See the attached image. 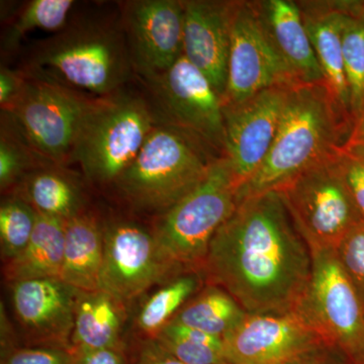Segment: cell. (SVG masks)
Here are the masks:
<instances>
[{
  "mask_svg": "<svg viewBox=\"0 0 364 364\" xmlns=\"http://www.w3.org/2000/svg\"><path fill=\"white\" fill-rule=\"evenodd\" d=\"M312 273V253L279 191L238 203L210 243L200 274L250 315L294 312Z\"/></svg>",
  "mask_w": 364,
  "mask_h": 364,
  "instance_id": "1",
  "label": "cell"
},
{
  "mask_svg": "<svg viewBox=\"0 0 364 364\" xmlns=\"http://www.w3.org/2000/svg\"><path fill=\"white\" fill-rule=\"evenodd\" d=\"M352 124L325 83H296L287 90L279 130L264 161L238 189V203L277 191L305 170L338 153Z\"/></svg>",
  "mask_w": 364,
  "mask_h": 364,
  "instance_id": "2",
  "label": "cell"
},
{
  "mask_svg": "<svg viewBox=\"0 0 364 364\" xmlns=\"http://www.w3.org/2000/svg\"><path fill=\"white\" fill-rule=\"evenodd\" d=\"M122 28L83 21L67 26L38 46L30 59L33 77L107 97L130 77V52Z\"/></svg>",
  "mask_w": 364,
  "mask_h": 364,
  "instance_id": "3",
  "label": "cell"
},
{
  "mask_svg": "<svg viewBox=\"0 0 364 364\" xmlns=\"http://www.w3.org/2000/svg\"><path fill=\"white\" fill-rule=\"evenodd\" d=\"M219 157L195 136L158 121L116 184L134 208L162 215L202 182Z\"/></svg>",
  "mask_w": 364,
  "mask_h": 364,
  "instance_id": "4",
  "label": "cell"
},
{
  "mask_svg": "<svg viewBox=\"0 0 364 364\" xmlns=\"http://www.w3.org/2000/svg\"><path fill=\"white\" fill-rule=\"evenodd\" d=\"M238 189L229 160L219 157L196 188L163 213L153 235L174 277L200 273L215 235L238 205Z\"/></svg>",
  "mask_w": 364,
  "mask_h": 364,
  "instance_id": "5",
  "label": "cell"
},
{
  "mask_svg": "<svg viewBox=\"0 0 364 364\" xmlns=\"http://www.w3.org/2000/svg\"><path fill=\"white\" fill-rule=\"evenodd\" d=\"M142 97L112 93L92 100L88 107L71 160L97 183H112L138 156L157 123Z\"/></svg>",
  "mask_w": 364,
  "mask_h": 364,
  "instance_id": "6",
  "label": "cell"
},
{
  "mask_svg": "<svg viewBox=\"0 0 364 364\" xmlns=\"http://www.w3.org/2000/svg\"><path fill=\"white\" fill-rule=\"evenodd\" d=\"M311 253L310 282L294 312L352 363L364 351V303L335 249H315Z\"/></svg>",
  "mask_w": 364,
  "mask_h": 364,
  "instance_id": "7",
  "label": "cell"
},
{
  "mask_svg": "<svg viewBox=\"0 0 364 364\" xmlns=\"http://www.w3.org/2000/svg\"><path fill=\"white\" fill-rule=\"evenodd\" d=\"M336 156L305 170L277 191L310 250L336 249L363 221Z\"/></svg>",
  "mask_w": 364,
  "mask_h": 364,
  "instance_id": "8",
  "label": "cell"
},
{
  "mask_svg": "<svg viewBox=\"0 0 364 364\" xmlns=\"http://www.w3.org/2000/svg\"><path fill=\"white\" fill-rule=\"evenodd\" d=\"M90 102L65 85L26 76L20 97L2 112L41 158L63 166L71 159Z\"/></svg>",
  "mask_w": 364,
  "mask_h": 364,
  "instance_id": "9",
  "label": "cell"
},
{
  "mask_svg": "<svg viewBox=\"0 0 364 364\" xmlns=\"http://www.w3.org/2000/svg\"><path fill=\"white\" fill-rule=\"evenodd\" d=\"M145 80L159 109L160 122L225 156L222 98L205 74L181 56L166 71Z\"/></svg>",
  "mask_w": 364,
  "mask_h": 364,
  "instance_id": "10",
  "label": "cell"
},
{
  "mask_svg": "<svg viewBox=\"0 0 364 364\" xmlns=\"http://www.w3.org/2000/svg\"><path fill=\"white\" fill-rule=\"evenodd\" d=\"M294 78L263 23L257 1H234L226 91L223 105L239 104Z\"/></svg>",
  "mask_w": 364,
  "mask_h": 364,
  "instance_id": "11",
  "label": "cell"
},
{
  "mask_svg": "<svg viewBox=\"0 0 364 364\" xmlns=\"http://www.w3.org/2000/svg\"><path fill=\"white\" fill-rule=\"evenodd\" d=\"M105 249L98 289L122 303L145 293L160 280L172 279L154 235L131 222L104 228Z\"/></svg>",
  "mask_w": 364,
  "mask_h": 364,
  "instance_id": "12",
  "label": "cell"
},
{
  "mask_svg": "<svg viewBox=\"0 0 364 364\" xmlns=\"http://www.w3.org/2000/svg\"><path fill=\"white\" fill-rule=\"evenodd\" d=\"M289 87L273 86L239 104L223 105L225 156L239 188L259 168L272 148Z\"/></svg>",
  "mask_w": 364,
  "mask_h": 364,
  "instance_id": "13",
  "label": "cell"
},
{
  "mask_svg": "<svg viewBox=\"0 0 364 364\" xmlns=\"http://www.w3.org/2000/svg\"><path fill=\"white\" fill-rule=\"evenodd\" d=\"M181 0H134L124 4L123 32L134 69L144 79L166 71L182 56Z\"/></svg>",
  "mask_w": 364,
  "mask_h": 364,
  "instance_id": "14",
  "label": "cell"
},
{
  "mask_svg": "<svg viewBox=\"0 0 364 364\" xmlns=\"http://www.w3.org/2000/svg\"><path fill=\"white\" fill-rule=\"evenodd\" d=\"M325 343L296 312L250 315L223 338L227 364H289Z\"/></svg>",
  "mask_w": 364,
  "mask_h": 364,
  "instance_id": "15",
  "label": "cell"
},
{
  "mask_svg": "<svg viewBox=\"0 0 364 364\" xmlns=\"http://www.w3.org/2000/svg\"><path fill=\"white\" fill-rule=\"evenodd\" d=\"M234 1L183 0L182 56L224 97L228 78Z\"/></svg>",
  "mask_w": 364,
  "mask_h": 364,
  "instance_id": "16",
  "label": "cell"
},
{
  "mask_svg": "<svg viewBox=\"0 0 364 364\" xmlns=\"http://www.w3.org/2000/svg\"><path fill=\"white\" fill-rule=\"evenodd\" d=\"M78 289L61 279L11 282L16 318L38 340L70 348Z\"/></svg>",
  "mask_w": 364,
  "mask_h": 364,
  "instance_id": "17",
  "label": "cell"
},
{
  "mask_svg": "<svg viewBox=\"0 0 364 364\" xmlns=\"http://www.w3.org/2000/svg\"><path fill=\"white\" fill-rule=\"evenodd\" d=\"M306 32L335 104L353 128L342 50L341 1H298Z\"/></svg>",
  "mask_w": 364,
  "mask_h": 364,
  "instance_id": "18",
  "label": "cell"
},
{
  "mask_svg": "<svg viewBox=\"0 0 364 364\" xmlns=\"http://www.w3.org/2000/svg\"><path fill=\"white\" fill-rule=\"evenodd\" d=\"M257 4L263 23L294 78L306 85L325 83L298 1L262 0Z\"/></svg>",
  "mask_w": 364,
  "mask_h": 364,
  "instance_id": "19",
  "label": "cell"
},
{
  "mask_svg": "<svg viewBox=\"0 0 364 364\" xmlns=\"http://www.w3.org/2000/svg\"><path fill=\"white\" fill-rule=\"evenodd\" d=\"M104 249V228L95 215L81 212L67 220L60 279L78 291H97Z\"/></svg>",
  "mask_w": 364,
  "mask_h": 364,
  "instance_id": "20",
  "label": "cell"
},
{
  "mask_svg": "<svg viewBox=\"0 0 364 364\" xmlns=\"http://www.w3.org/2000/svg\"><path fill=\"white\" fill-rule=\"evenodd\" d=\"M124 303L97 289L79 291L70 348H122Z\"/></svg>",
  "mask_w": 364,
  "mask_h": 364,
  "instance_id": "21",
  "label": "cell"
},
{
  "mask_svg": "<svg viewBox=\"0 0 364 364\" xmlns=\"http://www.w3.org/2000/svg\"><path fill=\"white\" fill-rule=\"evenodd\" d=\"M16 195L38 214L62 221L83 212L80 186L60 165H46L26 174L18 182Z\"/></svg>",
  "mask_w": 364,
  "mask_h": 364,
  "instance_id": "22",
  "label": "cell"
},
{
  "mask_svg": "<svg viewBox=\"0 0 364 364\" xmlns=\"http://www.w3.org/2000/svg\"><path fill=\"white\" fill-rule=\"evenodd\" d=\"M65 244V221L39 215L32 238L16 257L7 261L6 277L11 282L60 279Z\"/></svg>",
  "mask_w": 364,
  "mask_h": 364,
  "instance_id": "23",
  "label": "cell"
},
{
  "mask_svg": "<svg viewBox=\"0 0 364 364\" xmlns=\"http://www.w3.org/2000/svg\"><path fill=\"white\" fill-rule=\"evenodd\" d=\"M247 315L238 301L222 287L205 284L172 321L224 338Z\"/></svg>",
  "mask_w": 364,
  "mask_h": 364,
  "instance_id": "24",
  "label": "cell"
},
{
  "mask_svg": "<svg viewBox=\"0 0 364 364\" xmlns=\"http://www.w3.org/2000/svg\"><path fill=\"white\" fill-rule=\"evenodd\" d=\"M200 272L182 273L146 299L136 317V327L148 339H154L163 328L169 324L182 306L203 287Z\"/></svg>",
  "mask_w": 364,
  "mask_h": 364,
  "instance_id": "25",
  "label": "cell"
},
{
  "mask_svg": "<svg viewBox=\"0 0 364 364\" xmlns=\"http://www.w3.org/2000/svg\"><path fill=\"white\" fill-rule=\"evenodd\" d=\"M342 50L353 124L364 112V2L341 1Z\"/></svg>",
  "mask_w": 364,
  "mask_h": 364,
  "instance_id": "26",
  "label": "cell"
},
{
  "mask_svg": "<svg viewBox=\"0 0 364 364\" xmlns=\"http://www.w3.org/2000/svg\"><path fill=\"white\" fill-rule=\"evenodd\" d=\"M46 165L54 164L46 162L33 151L11 117L2 112L0 132V188L2 191L14 184L18 186L26 174Z\"/></svg>",
  "mask_w": 364,
  "mask_h": 364,
  "instance_id": "27",
  "label": "cell"
},
{
  "mask_svg": "<svg viewBox=\"0 0 364 364\" xmlns=\"http://www.w3.org/2000/svg\"><path fill=\"white\" fill-rule=\"evenodd\" d=\"M75 2L72 0H32L16 14L4 33V46L13 51L21 39L33 30L61 32Z\"/></svg>",
  "mask_w": 364,
  "mask_h": 364,
  "instance_id": "28",
  "label": "cell"
},
{
  "mask_svg": "<svg viewBox=\"0 0 364 364\" xmlns=\"http://www.w3.org/2000/svg\"><path fill=\"white\" fill-rule=\"evenodd\" d=\"M39 214L26 200L14 195L0 207V243L6 261L14 259L32 238Z\"/></svg>",
  "mask_w": 364,
  "mask_h": 364,
  "instance_id": "29",
  "label": "cell"
},
{
  "mask_svg": "<svg viewBox=\"0 0 364 364\" xmlns=\"http://www.w3.org/2000/svg\"><path fill=\"white\" fill-rule=\"evenodd\" d=\"M154 340L184 364H227L223 351L186 338L167 325Z\"/></svg>",
  "mask_w": 364,
  "mask_h": 364,
  "instance_id": "30",
  "label": "cell"
},
{
  "mask_svg": "<svg viewBox=\"0 0 364 364\" xmlns=\"http://www.w3.org/2000/svg\"><path fill=\"white\" fill-rule=\"evenodd\" d=\"M340 264L364 303V221L348 232L335 249Z\"/></svg>",
  "mask_w": 364,
  "mask_h": 364,
  "instance_id": "31",
  "label": "cell"
},
{
  "mask_svg": "<svg viewBox=\"0 0 364 364\" xmlns=\"http://www.w3.org/2000/svg\"><path fill=\"white\" fill-rule=\"evenodd\" d=\"M336 159L345 184L364 221V148L345 144L337 153Z\"/></svg>",
  "mask_w": 364,
  "mask_h": 364,
  "instance_id": "32",
  "label": "cell"
},
{
  "mask_svg": "<svg viewBox=\"0 0 364 364\" xmlns=\"http://www.w3.org/2000/svg\"><path fill=\"white\" fill-rule=\"evenodd\" d=\"M1 364H73L70 348L56 346L11 348Z\"/></svg>",
  "mask_w": 364,
  "mask_h": 364,
  "instance_id": "33",
  "label": "cell"
},
{
  "mask_svg": "<svg viewBox=\"0 0 364 364\" xmlns=\"http://www.w3.org/2000/svg\"><path fill=\"white\" fill-rule=\"evenodd\" d=\"M26 76L7 67L0 69V105L2 111L9 109L20 97L26 83Z\"/></svg>",
  "mask_w": 364,
  "mask_h": 364,
  "instance_id": "34",
  "label": "cell"
},
{
  "mask_svg": "<svg viewBox=\"0 0 364 364\" xmlns=\"http://www.w3.org/2000/svg\"><path fill=\"white\" fill-rule=\"evenodd\" d=\"M73 364H124L122 348H70Z\"/></svg>",
  "mask_w": 364,
  "mask_h": 364,
  "instance_id": "35",
  "label": "cell"
},
{
  "mask_svg": "<svg viewBox=\"0 0 364 364\" xmlns=\"http://www.w3.org/2000/svg\"><path fill=\"white\" fill-rule=\"evenodd\" d=\"M289 364H352L350 359L331 345L322 343Z\"/></svg>",
  "mask_w": 364,
  "mask_h": 364,
  "instance_id": "36",
  "label": "cell"
},
{
  "mask_svg": "<svg viewBox=\"0 0 364 364\" xmlns=\"http://www.w3.org/2000/svg\"><path fill=\"white\" fill-rule=\"evenodd\" d=\"M136 364H184L163 348L156 340L148 339L143 344Z\"/></svg>",
  "mask_w": 364,
  "mask_h": 364,
  "instance_id": "37",
  "label": "cell"
},
{
  "mask_svg": "<svg viewBox=\"0 0 364 364\" xmlns=\"http://www.w3.org/2000/svg\"><path fill=\"white\" fill-rule=\"evenodd\" d=\"M347 145L358 146L364 148V112L358 121L353 124L350 136L346 142Z\"/></svg>",
  "mask_w": 364,
  "mask_h": 364,
  "instance_id": "38",
  "label": "cell"
},
{
  "mask_svg": "<svg viewBox=\"0 0 364 364\" xmlns=\"http://www.w3.org/2000/svg\"><path fill=\"white\" fill-rule=\"evenodd\" d=\"M352 364H364V351L359 358H356Z\"/></svg>",
  "mask_w": 364,
  "mask_h": 364,
  "instance_id": "39",
  "label": "cell"
}]
</instances>
